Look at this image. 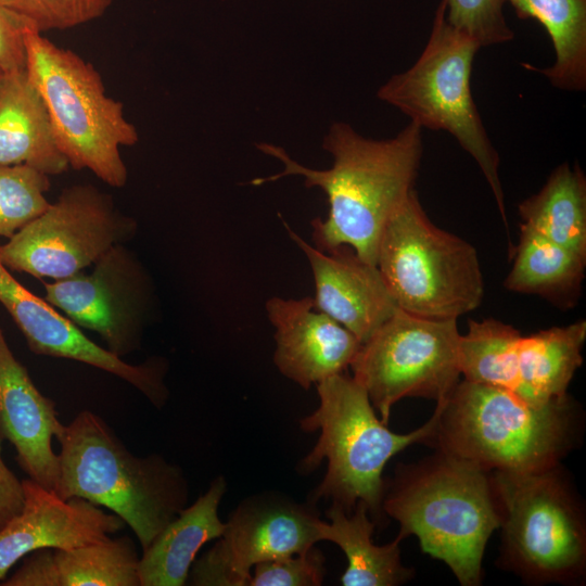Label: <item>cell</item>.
<instances>
[{
  "label": "cell",
  "instance_id": "7",
  "mask_svg": "<svg viewBox=\"0 0 586 586\" xmlns=\"http://www.w3.org/2000/svg\"><path fill=\"white\" fill-rule=\"evenodd\" d=\"M480 49L474 40L448 24L446 2L441 0L421 54L407 71L383 84L378 97L421 129L444 130L457 140L479 165L507 228L499 155L471 91L473 60Z\"/></svg>",
  "mask_w": 586,
  "mask_h": 586
},
{
  "label": "cell",
  "instance_id": "1",
  "mask_svg": "<svg viewBox=\"0 0 586 586\" xmlns=\"http://www.w3.org/2000/svg\"><path fill=\"white\" fill-rule=\"evenodd\" d=\"M322 146L333 158L328 169L301 165L280 146L257 144L263 153L279 160L283 168L251 183L260 186L301 176L305 187L320 188L327 195L329 212L324 220L311 221L316 247L329 251L348 245L361 259L377 266L386 222L415 191L423 154L422 129L409 122L396 136L374 140L346 123H335Z\"/></svg>",
  "mask_w": 586,
  "mask_h": 586
},
{
  "label": "cell",
  "instance_id": "23",
  "mask_svg": "<svg viewBox=\"0 0 586 586\" xmlns=\"http://www.w3.org/2000/svg\"><path fill=\"white\" fill-rule=\"evenodd\" d=\"M586 321L552 327L521 336L519 343L518 396L533 404L563 397L583 364Z\"/></svg>",
  "mask_w": 586,
  "mask_h": 586
},
{
  "label": "cell",
  "instance_id": "28",
  "mask_svg": "<svg viewBox=\"0 0 586 586\" xmlns=\"http://www.w3.org/2000/svg\"><path fill=\"white\" fill-rule=\"evenodd\" d=\"M49 176L28 165H0V237L11 238L50 205Z\"/></svg>",
  "mask_w": 586,
  "mask_h": 586
},
{
  "label": "cell",
  "instance_id": "15",
  "mask_svg": "<svg viewBox=\"0 0 586 586\" xmlns=\"http://www.w3.org/2000/svg\"><path fill=\"white\" fill-rule=\"evenodd\" d=\"M22 482L23 509L0 531V582L20 559L35 550L99 543L124 525L118 515L86 499H63L31 479Z\"/></svg>",
  "mask_w": 586,
  "mask_h": 586
},
{
  "label": "cell",
  "instance_id": "22",
  "mask_svg": "<svg viewBox=\"0 0 586 586\" xmlns=\"http://www.w3.org/2000/svg\"><path fill=\"white\" fill-rule=\"evenodd\" d=\"M369 513L368 506L362 501H357L349 513L332 504L327 511L330 522L320 523L321 539L336 544L347 558L342 585L394 586L408 581L412 572L402 564V540L396 537L387 545H374V522Z\"/></svg>",
  "mask_w": 586,
  "mask_h": 586
},
{
  "label": "cell",
  "instance_id": "20",
  "mask_svg": "<svg viewBox=\"0 0 586 586\" xmlns=\"http://www.w3.org/2000/svg\"><path fill=\"white\" fill-rule=\"evenodd\" d=\"M224 477L215 479L205 494L186 507L143 550L139 559L141 586H182L201 547L225 530L218 506L225 494Z\"/></svg>",
  "mask_w": 586,
  "mask_h": 586
},
{
  "label": "cell",
  "instance_id": "34",
  "mask_svg": "<svg viewBox=\"0 0 586 586\" xmlns=\"http://www.w3.org/2000/svg\"><path fill=\"white\" fill-rule=\"evenodd\" d=\"M24 501L23 482L0 458V531L22 511Z\"/></svg>",
  "mask_w": 586,
  "mask_h": 586
},
{
  "label": "cell",
  "instance_id": "26",
  "mask_svg": "<svg viewBox=\"0 0 586 586\" xmlns=\"http://www.w3.org/2000/svg\"><path fill=\"white\" fill-rule=\"evenodd\" d=\"M522 334L498 319L469 320L459 337V366L463 379L517 392L518 355Z\"/></svg>",
  "mask_w": 586,
  "mask_h": 586
},
{
  "label": "cell",
  "instance_id": "32",
  "mask_svg": "<svg viewBox=\"0 0 586 586\" xmlns=\"http://www.w3.org/2000/svg\"><path fill=\"white\" fill-rule=\"evenodd\" d=\"M29 24L0 2V68L4 73L26 69L24 33Z\"/></svg>",
  "mask_w": 586,
  "mask_h": 586
},
{
  "label": "cell",
  "instance_id": "3",
  "mask_svg": "<svg viewBox=\"0 0 586 586\" xmlns=\"http://www.w3.org/2000/svg\"><path fill=\"white\" fill-rule=\"evenodd\" d=\"M436 451L397 468L382 510L399 523L396 537L416 535L422 551L445 562L461 585L475 586L486 543L501 523L491 471Z\"/></svg>",
  "mask_w": 586,
  "mask_h": 586
},
{
  "label": "cell",
  "instance_id": "30",
  "mask_svg": "<svg viewBox=\"0 0 586 586\" xmlns=\"http://www.w3.org/2000/svg\"><path fill=\"white\" fill-rule=\"evenodd\" d=\"M450 26L474 40L480 48L513 40L504 15L506 0H445Z\"/></svg>",
  "mask_w": 586,
  "mask_h": 586
},
{
  "label": "cell",
  "instance_id": "4",
  "mask_svg": "<svg viewBox=\"0 0 586 586\" xmlns=\"http://www.w3.org/2000/svg\"><path fill=\"white\" fill-rule=\"evenodd\" d=\"M58 441L60 476L53 492L110 509L143 550L186 508L181 470L158 455L135 456L98 415L79 412Z\"/></svg>",
  "mask_w": 586,
  "mask_h": 586
},
{
  "label": "cell",
  "instance_id": "33",
  "mask_svg": "<svg viewBox=\"0 0 586 586\" xmlns=\"http://www.w3.org/2000/svg\"><path fill=\"white\" fill-rule=\"evenodd\" d=\"M2 586H61L60 572L51 548L29 553L20 569Z\"/></svg>",
  "mask_w": 586,
  "mask_h": 586
},
{
  "label": "cell",
  "instance_id": "5",
  "mask_svg": "<svg viewBox=\"0 0 586 586\" xmlns=\"http://www.w3.org/2000/svg\"><path fill=\"white\" fill-rule=\"evenodd\" d=\"M26 72L40 93L55 142L75 169H89L114 188L127 183L122 146L137 144L136 126L122 102L109 97L100 73L76 52L41 33H24Z\"/></svg>",
  "mask_w": 586,
  "mask_h": 586
},
{
  "label": "cell",
  "instance_id": "19",
  "mask_svg": "<svg viewBox=\"0 0 586 586\" xmlns=\"http://www.w3.org/2000/svg\"><path fill=\"white\" fill-rule=\"evenodd\" d=\"M0 165H28L48 176L69 167L26 69L4 73L0 82Z\"/></svg>",
  "mask_w": 586,
  "mask_h": 586
},
{
  "label": "cell",
  "instance_id": "25",
  "mask_svg": "<svg viewBox=\"0 0 586 586\" xmlns=\"http://www.w3.org/2000/svg\"><path fill=\"white\" fill-rule=\"evenodd\" d=\"M522 20L533 18L546 29L555 62L539 72L565 91L586 89V0H506Z\"/></svg>",
  "mask_w": 586,
  "mask_h": 586
},
{
  "label": "cell",
  "instance_id": "21",
  "mask_svg": "<svg viewBox=\"0 0 586 586\" xmlns=\"http://www.w3.org/2000/svg\"><path fill=\"white\" fill-rule=\"evenodd\" d=\"M586 257L520 225L512 266L504 286L515 293L537 295L568 309L582 292Z\"/></svg>",
  "mask_w": 586,
  "mask_h": 586
},
{
  "label": "cell",
  "instance_id": "12",
  "mask_svg": "<svg viewBox=\"0 0 586 586\" xmlns=\"http://www.w3.org/2000/svg\"><path fill=\"white\" fill-rule=\"evenodd\" d=\"M44 300L77 327L97 332L115 356L140 347L152 305V284L132 252L117 244L90 273L44 284Z\"/></svg>",
  "mask_w": 586,
  "mask_h": 586
},
{
  "label": "cell",
  "instance_id": "11",
  "mask_svg": "<svg viewBox=\"0 0 586 586\" xmlns=\"http://www.w3.org/2000/svg\"><path fill=\"white\" fill-rule=\"evenodd\" d=\"M135 233V220L119 213L109 194L75 184L0 245V260L36 278L65 279Z\"/></svg>",
  "mask_w": 586,
  "mask_h": 586
},
{
  "label": "cell",
  "instance_id": "27",
  "mask_svg": "<svg viewBox=\"0 0 586 586\" xmlns=\"http://www.w3.org/2000/svg\"><path fill=\"white\" fill-rule=\"evenodd\" d=\"M61 586H141L139 557L128 536L54 549Z\"/></svg>",
  "mask_w": 586,
  "mask_h": 586
},
{
  "label": "cell",
  "instance_id": "8",
  "mask_svg": "<svg viewBox=\"0 0 586 586\" xmlns=\"http://www.w3.org/2000/svg\"><path fill=\"white\" fill-rule=\"evenodd\" d=\"M377 267L399 309L429 319H458L484 296L476 249L434 225L415 190L386 222Z\"/></svg>",
  "mask_w": 586,
  "mask_h": 586
},
{
  "label": "cell",
  "instance_id": "35",
  "mask_svg": "<svg viewBox=\"0 0 586 586\" xmlns=\"http://www.w3.org/2000/svg\"><path fill=\"white\" fill-rule=\"evenodd\" d=\"M3 76H4V72L0 68V82H1V80L3 78Z\"/></svg>",
  "mask_w": 586,
  "mask_h": 586
},
{
  "label": "cell",
  "instance_id": "2",
  "mask_svg": "<svg viewBox=\"0 0 586 586\" xmlns=\"http://www.w3.org/2000/svg\"><path fill=\"white\" fill-rule=\"evenodd\" d=\"M435 409L436 424L425 444L487 471L530 473L558 466L582 428L579 409L568 395L533 404L464 379Z\"/></svg>",
  "mask_w": 586,
  "mask_h": 586
},
{
  "label": "cell",
  "instance_id": "18",
  "mask_svg": "<svg viewBox=\"0 0 586 586\" xmlns=\"http://www.w3.org/2000/svg\"><path fill=\"white\" fill-rule=\"evenodd\" d=\"M65 426L54 403L35 386L0 328V437L14 446L17 462L29 479L51 491L60 476L52 437L59 440Z\"/></svg>",
  "mask_w": 586,
  "mask_h": 586
},
{
  "label": "cell",
  "instance_id": "9",
  "mask_svg": "<svg viewBox=\"0 0 586 586\" xmlns=\"http://www.w3.org/2000/svg\"><path fill=\"white\" fill-rule=\"evenodd\" d=\"M491 475L501 514V564L530 583L581 579L586 566L584 511L560 464Z\"/></svg>",
  "mask_w": 586,
  "mask_h": 586
},
{
  "label": "cell",
  "instance_id": "16",
  "mask_svg": "<svg viewBox=\"0 0 586 586\" xmlns=\"http://www.w3.org/2000/svg\"><path fill=\"white\" fill-rule=\"evenodd\" d=\"M283 225L310 265L315 308L365 343L398 309L379 268L361 259L348 245L318 250Z\"/></svg>",
  "mask_w": 586,
  "mask_h": 586
},
{
  "label": "cell",
  "instance_id": "17",
  "mask_svg": "<svg viewBox=\"0 0 586 586\" xmlns=\"http://www.w3.org/2000/svg\"><path fill=\"white\" fill-rule=\"evenodd\" d=\"M275 327V365L288 379L308 388L351 366L361 342L337 321L317 310L313 297H271L266 302Z\"/></svg>",
  "mask_w": 586,
  "mask_h": 586
},
{
  "label": "cell",
  "instance_id": "6",
  "mask_svg": "<svg viewBox=\"0 0 586 586\" xmlns=\"http://www.w3.org/2000/svg\"><path fill=\"white\" fill-rule=\"evenodd\" d=\"M316 385L319 406L301 420L303 430H320L317 444L303 459V469L313 470L323 459L328 461L315 497L331 499L347 513L357 501H362L378 517L385 489V464L404 448L426 443L434 431L437 410L421 428L398 434L375 416L367 391L353 377L343 372Z\"/></svg>",
  "mask_w": 586,
  "mask_h": 586
},
{
  "label": "cell",
  "instance_id": "10",
  "mask_svg": "<svg viewBox=\"0 0 586 586\" xmlns=\"http://www.w3.org/2000/svg\"><path fill=\"white\" fill-rule=\"evenodd\" d=\"M457 319H429L397 309L365 343L351 364L353 378L387 424L404 397L436 403L459 382Z\"/></svg>",
  "mask_w": 586,
  "mask_h": 586
},
{
  "label": "cell",
  "instance_id": "24",
  "mask_svg": "<svg viewBox=\"0 0 586 586\" xmlns=\"http://www.w3.org/2000/svg\"><path fill=\"white\" fill-rule=\"evenodd\" d=\"M518 212L521 226L586 257V177L577 164L557 166Z\"/></svg>",
  "mask_w": 586,
  "mask_h": 586
},
{
  "label": "cell",
  "instance_id": "14",
  "mask_svg": "<svg viewBox=\"0 0 586 586\" xmlns=\"http://www.w3.org/2000/svg\"><path fill=\"white\" fill-rule=\"evenodd\" d=\"M0 303L36 355L73 359L104 370L135 386L156 407L164 405L167 388L161 360L130 365L95 344L54 306L24 288L1 260Z\"/></svg>",
  "mask_w": 586,
  "mask_h": 586
},
{
  "label": "cell",
  "instance_id": "29",
  "mask_svg": "<svg viewBox=\"0 0 586 586\" xmlns=\"http://www.w3.org/2000/svg\"><path fill=\"white\" fill-rule=\"evenodd\" d=\"M113 0H0L39 33L66 30L101 17Z\"/></svg>",
  "mask_w": 586,
  "mask_h": 586
},
{
  "label": "cell",
  "instance_id": "13",
  "mask_svg": "<svg viewBox=\"0 0 586 586\" xmlns=\"http://www.w3.org/2000/svg\"><path fill=\"white\" fill-rule=\"evenodd\" d=\"M320 523L309 507L273 497L249 499L225 523L215 546L193 562L191 584L249 585L257 563L305 552L322 540Z\"/></svg>",
  "mask_w": 586,
  "mask_h": 586
},
{
  "label": "cell",
  "instance_id": "31",
  "mask_svg": "<svg viewBox=\"0 0 586 586\" xmlns=\"http://www.w3.org/2000/svg\"><path fill=\"white\" fill-rule=\"evenodd\" d=\"M324 575L322 553L311 547L305 552L254 565L251 586H318Z\"/></svg>",
  "mask_w": 586,
  "mask_h": 586
},
{
  "label": "cell",
  "instance_id": "36",
  "mask_svg": "<svg viewBox=\"0 0 586 586\" xmlns=\"http://www.w3.org/2000/svg\"><path fill=\"white\" fill-rule=\"evenodd\" d=\"M0 458H1V437H0Z\"/></svg>",
  "mask_w": 586,
  "mask_h": 586
}]
</instances>
